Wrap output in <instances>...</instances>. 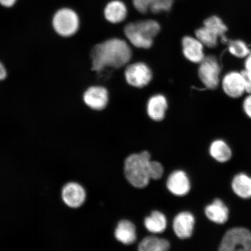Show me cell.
Segmentation results:
<instances>
[{
	"label": "cell",
	"mask_w": 251,
	"mask_h": 251,
	"mask_svg": "<svg viewBox=\"0 0 251 251\" xmlns=\"http://www.w3.org/2000/svg\"><path fill=\"white\" fill-rule=\"evenodd\" d=\"M228 50L231 54L237 58L247 57L251 51L247 44L242 40H233L228 42Z\"/></svg>",
	"instance_id": "d4e9b609"
},
{
	"label": "cell",
	"mask_w": 251,
	"mask_h": 251,
	"mask_svg": "<svg viewBox=\"0 0 251 251\" xmlns=\"http://www.w3.org/2000/svg\"><path fill=\"white\" fill-rule=\"evenodd\" d=\"M234 192L243 199L251 197V178L246 174H238L232 181Z\"/></svg>",
	"instance_id": "44dd1931"
},
{
	"label": "cell",
	"mask_w": 251,
	"mask_h": 251,
	"mask_svg": "<svg viewBox=\"0 0 251 251\" xmlns=\"http://www.w3.org/2000/svg\"><path fill=\"white\" fill-rule=\"evenodd\" d=\"M151 160L147 151L132 153L126 158L124 163L125 178L131 186L137 188H143L148 186L150 178L149 165Z\"/></svg>",
	"instance_id": "7a4b0ae2"
},
{
	"label": "cell",
	"mask_w": 251,
	"mask_h": 251,
	"mask_svg": "<svg viewBox=\"0 0 251 251\" xmlns=\"http://www.w3.org/2000/svg\"><path fill=\"white\" fill-rule=\"evenodd\" d=\"M105 18L112 24H118L125 20L127 15V8L123 2L113 1L106 6L104 10Z\"/></svg>",
	"instance_id": "ac0fdd59"
},
{
	"label": "cell",
	"mask_w": 251,
	"mask_h": 251,
	"mask_svg": "<svg viewBox=\"0 0 251 251\" xmlns=\"http://www.w3.org/2000/svg\"><path fill=\"white\" fill-rule=\"evenodd\" d=\"M52 25L59 35L70 37L77 32L79 27V19L74 11L63 8L56 12L53 18Z\"/></svg>",
	"instance_id": "5b68a950"
},
{
	"label": "cell",
	"mask_w": 251,
	"mask_h": 251,
	"mask_svg": "<svg viewBox=\"0 0 251 251\" xmlns=\"http://www.w3.org/2000/svg\"><path fill=\"white\" fill-rule=\"evenodd\" d=\"M210 153L213 158L220 162L228 161L231 157V151L225 141L221 140L213 141L210 147Z\"/></svg>",
	"instance_id": "7402d4cb"
},
{
	"label": "cell",
	"mask_w": 251,
	"mask_h": 251,
	"mask_svg": "<svg viewBox=\"0 0 251 251\" xmlns=\"http://www.w3.org/2000/svg\"><path fill=\"white\" fill-rule=\"evenodd\" d=\"M125 75L127 83L137 88L147 86L152 77V72L150 68L141 62L128 66L125 71Z\"/></svg>",
	"instance_id": "52a82bcc"
},
{
	"label": "cell",
	"mask_w": 251,
	"mask_h": 251,
	"mask_svg": "<svg viewBox=\"0 0 251 251\" xmlns=\"http://www.w3.org/2000/svg\"><path fill=\"white\" fill-rule=\"evenodd\" d=\"M195 219L192 213L183 212L178 213L174 219L173 227L176 235L180 239L190 238L193 234Z\"/></svg>",
	"instance_id": "7c38bea8"
},
{
	"label": "cell",
	"mask_w": 251,
	"mask_h": 251,
	"mask_svg": "<svg viewBox=\"0 0 251 251\" xmlns=\"http://www.w3.org/2000/svg\"><path fill=\"white\" fill-rule=\"evenodd\" d=\"M167 109V100L160 94L152 97L147 103V114L152 120L156 122L161 121L165 118Z\"/></svg>",
	"instance_id": "9a60e30c"
},
{
	"label": "cell",
	"mask_w": 251,
	"mask_h": 251,
	"mask_svg": "<svg viewBox=\"0 0 251 251\" xmlns=\"http://www.w3.org/2000/svg\"><path fill=\"white\" fill-rule=\"evenodd\" d=\"M7 71H6L4 66L1 62H0V81L5 79L7 77Z\"/></svg>",
	"instance_id": "f546056e"
},
{
	"label": "cell",
	"mask_w": 251,
	"mask_h": 251,
	"mask_svg": "<svg viewBox=\"0 0 251 251\" xmlns=\"http://www.w3.org/2000/svg\"><path fill=\"white\" fill-rule=\"evenodd\" d=\"M241 74L243 77L246 92L251 94V71L245 70Z\"/></svg>",
	"instance_id": "4316f807"
},
{
	"label": "cell",
	"mask_w": 251,
	"mask_h": 251,
	"mask_svg": "<svg viewBox=\"0 0 251 251\" xmlns=\"http://www.w3.org/2000/svg\"><path fill=\"white\" fill-rule=\"evenodd\" d=\"M222 87L225 93L231 98H239L246 92L242 75L237 72H231L225 75L222 80Z\"/></svg>",
	"instance_id": "30bf717a"
},
{
	"label": "cell",
	"mask_w": 251,
	"mask_h": 251,
	"mask_svg": "<svg viewBox=\"0 0 251 251\" xmlns=\"http://www.w3.org/2000/svg\"><path fill=\"white\" fill-rule=\"evenodd\" d=\"M219 251H251V233L243 227L230 229L220 244Z\"/></svg>",
	"instance_id": "277c9868"
},
{
	"label": "cell",
	"mask_w": 251,
	"mask_h": 251,
	"mask_svg": "<svg viewBox=\"0 0 251 251\" xmlns=\"http://www.w3.org/2000/svg\"><path fill=\"white\" fill-rule=\"evenodd\" d=\"M247 97L243 102V109L248 117L251 118V94Z\"/></svg>",
	"instance_id": "83f0119b"
},
{
	"label": "cell",
	"mask_w": 251,
	"mask_h": 251,
	"mask_svg": "<svg viewBox=\"0 0 251 251\" xmlns=\"http://www.w3.org/2000/svg\"><path fill=\"white\" fill-rule=\"evenodd\" d=\"M171 248L170 243L164 238L155 236L144 238L138 246L140 251H166Z\"/></svg>",
	"instance_id": "ffe728a7"
},
{
	"label": "cell",
	"mask_w": 251,
	"mask_h": 251,
	"mask_svg": "<svg viewBox=\"0 0 251 251\" xmlns=\"http://www.w3.org/2000/svg\"><path fill=\"white\" fill-rule=\"evenodd\" d=\"M160 30L161 26L157 22L146 20L128 24L125 27L124 33L134 47L149 49L152 46L153 39Z\"/></svg>",
	"instance_id": "3957f363"
},
{
	"label": "cell",
	"mask_w": 251,
	"mask_h": 251,
	"mask_svg": "<svg viewBox=\"0 0 251 251\" xmlns=\"http://www.w3.org/2000/svg\"><path fill=\"white\" fill-rule=\"evenodd\" d=\"M131 51L125 41L111 39L99 44L91 52L92 70L100 72L106 67L120 68L129 62Z\"/></svg>",
	"instance_id": "6da1fadb"
},
{
	"label": "cell",
	"mask_w": 251,
	"mask_h": 251,
	"mask_svg": "<svg viewBox=\"0 0 251 251\" xmlns=\"http://www.w3.org/2000/svg\"><path fill=\"white\" fill-rule=\"evenodd\" d=\"M246 70L251 71V53L247 56L246 62H245Z\"/></svg>",
	"instance_id": "4dcf8cb0"
},
{
	"label": "cell",
	"mask_w": 251,
	"mask_h": 251,
	"mask_svg": "<svg viewBox=\"0 0 251 251\" xmlns=\"http://www.w3.org/2000/svg\"><path fill=\"white\" fill-rule=\"evenodd\" d=\"M183 54L188 61L200 64L205 57L203 45L197 38L186 36L182 40Z\"/></svg>",
	"instance_id": "4fadbf2b"
},
{
	"label": "cell",
	"mask_w": 251,
	"mask_h": 251,
	"mask_svg": "<svg viewBox=\"0 0 251 251\" xmlns=\"http://www.w3.org/2000/svg\"><path fill=\"white\" fill-rule=\"evenodd\" d=\"M164 169L161 163L151 160L149 165V174L150 180H159L164 175Z\"/></svg>",
	"instance_id": "484cf974"
},
{
	"label": "cell",
	"mask_w": 251,
	"mask_h": 251,
	"mask_svg": "<svg viewBox=\"0 0 251 251\" xmlns=\"http://www.w3.org/2000/svg\"><path fill=\"white\" fill-rule=\"evenodd\" d=\"M205 214L210 221L216 224H224L227 221L228 209L222 201L216 199L206 207Z\"/></svg>",
	"instance_id": "e0dca14e"
},
{
	"label": "cell",
	"mask_w": 251,
	"mask_h": 251,
	"mask_svg": "<svg viewBox=\"0 0 251 251\" xmlns=\"http://www.w3.org/2000/svg\"><path fill=\"white\" fill-rule=\"evenodd\" d=\"M108 93L105 88L100 86L89 87L84 93V103L90 108L101 111L108 102Z\"/></svg>",
	"instance_id": "ba28073f"
},
{
	"label": "cell",
	"mask_w": 251,
	"mask_h": 251,
	"mask_svg": "<svg viewBox=\"0 0 251 251\" xmlns=\"http://www.w3.org/2000/svg\"><path fill=\"white\" fill-rule=\"evenodd\" d=\"M214 33L219 37H221L224 42H228L226 38L225 34L227 32V27L218 16L213 15L203 22V26Z\"/></svg>",
	"instance_id": "603a6c76"
},
{
	"label": "cell",
	"mask_w": 251,
	"mask_h": 251,
	"mask_svg": "<svg viewBox=\"0 0 251 251\" xmlns=\"http://www.w3.org/2000/svg\"><path fill=\"white\" fill-rule=\"evenodd\" d=\"M166 187L170 192L177 196H184L189 192L190 182L184 171H176L169 176Z\"/></svg>",
	"instance_id": "8fae6325"
},
{
	"label": "cell",
	"mask_w": 251,
	"mask_h": 251,
	"mask_svg": "<svg viewBox=\"0 0 251 251\" xmlns=\"http://www.w3.org/2000/svg\"><path fill=\"white\" fill-rule=\"evenodd\" d=\"M144 226L151 233H161L167 227V220L162 212L154 211L144 220Z\"/></svg>",
	"instance_id": "d6986e66"
},
{
	"label": "cell",
	"mask_w": 251,
	"mask_h": 251,
	"mask_svg": "<svg viewBox=\"0 0 251 251\" xmlns=\"http://www.w3.org/2000/svg\"><path fill=\"white\" fill-rule=\"evenodd\" d=\"M196 38L208 48H214L218 45V36L205 27L202 26L196 31Z\"/></svg>",
	"instance_id": "cb8c5ba5"
},
{
	"label": "cell",
	"mask_w": 251,
	"mask_h": 251,
	"mask_svg": "<svg viewBox=\"0 0 251 251\" xmlns=\"http://www.w3.org/2000/svg\"><path fill=\"white\" fill-rule=\"evenodd\" d=\"M114 235L116 239L125 245L132 244L137 239L136 227L127 220H122L118 223Z\"/></svg>",
	"instance_id": "2e32d148"
},
{
	"label": "cell",
	"mask_w": 251,
	"mask_h": 251,
	"mask_svg": "<svg viewBox=\"0 0 251 251\" xmlns=\"http://www.w3.org/2000/svg\"><path fill=\"white\" fill-rule=\"evenodd\" d=\"M17 0H0V4L5 7H11L15 4Z\"/></svg>",
	"instance_id": "f1b7e54d"
},
{
	"label": "cell",
	"mask_w": 251,
	"mask_h": 251,
	"mask_svg": "<svg viewBox=\"0 0 251 251\" xmlns=\"http://www.w3.org/2000/svg\"><path fill=\"white\" fill-rule=\"evenodd\" d=\"M174 0H133L135 8L142 14L149 10L153 14L171 10Z\"/></svg>",
	"instance_id": "5bb4252c"
},
{
	"label": "cell",
	"mask_w": 251,
	"mask_h": 251,
	"mask_svg": "<svg viewBox=\"0 0 251 251\" xmlns=\"http://www.w3.org/2000/svg\"><path fill=\"white\" fill-rule=\"evenodd\" d=\"M199 76L201 81L207 89L214 90L219 84L221 67L215 56H205L200 63Z\"/></svg>",
	"instance_id": "8992f818"
},
{
	"label": "cell",
	"mask_w": 251,
	"mask_h": 251,
	"mask_svg": "<svg viewBox=\"0 0 251 251\" xmlns=\"http://www.w3.org/2000/svg\"><path fill=\"white\" fill-rule=\"evenodd\" d=\"M62 197L66 205L71 208H77L85 201L86 191L79 184L72 182L66 184L63 188Z\"/></svg>",
	"instance_id": "9c48e42d"
}]
</instances>
